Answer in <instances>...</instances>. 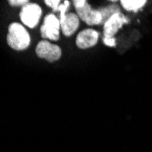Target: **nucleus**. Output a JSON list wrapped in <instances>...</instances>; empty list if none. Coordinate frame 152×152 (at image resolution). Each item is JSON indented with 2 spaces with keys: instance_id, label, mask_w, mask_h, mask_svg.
Segmentation results:
<instances>
[{
  "instance_id": "nucleus-12",
  "label": "nucleus",
  "mask_w": 152,
  "mask_h": 152,
  "mask_svg": "<svg viewBox=\"0 0 152 152\" xmlns=\"http://www.w3.org/2000/svg\"><path fill=\"white\" fill-rule=\"evenodd\" d=\"M9 5L12 7H18V6H26V4H28V0H9L8 1Z\"/></svg>"
},
{
  "instance_id": "nucleus-4",
  "label": "nucleus",
  "mask_w": 152,
  "mask_h": 152,
  "mask_svg": "<svg viewBox=\"0 0 152 152\" xmlns=\"http://www.w3.org/2000/svg\"><path fill=\"white\" fill-rule=\"evenodd\" d=\"M41 15H42V9L39 5L35 3H28L22 7L19 13L22 23L29 28H34L38 25Z\"/></svg>"
},
{
  "instance_id": "nucleus-8",
  "label": "nucleus",
  "mask_w": 152,
  "mask_h": 152,
  "mask_svg": "<svg viewBox=\"0 0 152 152\" xmlns=\"http://www.w3.org/2000/svg\"><path fill=\"white\" fill-rule=\"evenodd\" d=\"M99 36V32L92 28L84 29L78 33L76 39V45L78 48L81 49L92 48L98 43Z\"/></svg>"
},
{
  "instance_id": "nucleus-9",
  "label": "nucleus",
  "mask_w": 152,
  "mask_h": 152,
  "mask_svg": "<svg viewBox=\"0 0 152 152\" xmlns=\"http://www.w3.org/2000/svg\"><path fill=\"white\" fill-rule=\"evenodd\" d=\"M120 3L123 8H125L127 11L137 12L146 5L147 1L146 0H121Z\"/></svg>"
},
{
  "instance_id": "nucleus-5",
  "label": "nucleus",
  "mask_w": 152,
  "mask_h": 152,
  "mask_svg": "<svg viewBox=\"0 0 152 152\" xmlns=\"http://www.w3.org/2000/svg\"><path fill=\"white\" fill-rule=\"evenodd\" d=\"M61 25L59 18H58L53 13L48 14L44 18L43 25L40 27L41 37L43 38L57 41L59 39V30Z\"/></svg>"
},
{
  "instance_id": "nucleus-7",
  "label": "nucleus",
  "mask_w": 152,
  "mask_h": 152,
  "mask_svg": "<svg viewBox=\"0 0 152 152\" xmlns=\"http://www.w3.org/2000/svg\"><path fill=\"white\" fill-rule=\"evenodd\" d=\"M127 22H129L128 19L121 12L114 14L104 24V37H114V36L122 27L124 23Z\"/></svg>"
},
{
  "instance_id": "nucleus-3",
  "label": "nucleus",
  "mask_w": 152,
  "mask_h": 152,
  "mask_svg": "<svg viewBox=\"0 0 152 152\" xmlns=\"http://www.w3.org/2000/svg\"><path fill=\"white\" fill-rule=\"evenodd\" d=\"M70 6V3L66 0L64 3H62L59 7L58 11L60 12L59 21L61 25V30L66 37L72 36L79 26V18L77 15L74 13L66 14V10Z\"/></svg>"
},
{
  "instance_id": "nucleus-11",
  "label": "nucleus",
  "mask_w": 152,
  "mask_h": 152,
  "mask_svg": "<svg viewBox=\"0 0 152 152\" xmlns=\"http://www.w3.org/2000/svg\"><path fill=\"white\" fill-rule=\"evenodd\" d=\"M44 3H45L48 7H51L52 10H53L54 12L58 11V7H59V6L61 5V4H60V3H61V2H60V0H45Z\"/></svg>"
},
{
  "instance_id": "nucleus-13",
  "label": "nucleus",
  "mask_w": 152,
  "mask_h": 152,
  "mask_svg": "<svg viewBox=\"0 0 152 152\" xmlns=\"http://www.w3.org/2000/svg\"><path fill=\"white\" fill-rule=\"evenodd\" d=\"M103 42L105 45L108 46V47H115L117 45V41L115 37H103Z\"/></svg>"
},
{
  "instance_id": "nucleus-10",
  "label": "nucleus",
  "mask_w": 152,
  "mask_h": 152,
  "mask_svg": "<svg viewBox=\"0 0 152 152\" xmlns=\"http://www.w3.org/2000/svg\"><path fill=\"white\" fill-rule=\"evenodd\" d=\"M99 10V12L101 13V15H102V22H103V24H105V22L109 18H111L114 14L120 12L119 7L116 4H113V5L108 6V7H102V8H100Z\"/></svg>"
},
{
  "instance_id": "nucleus-2",
  "label": "nucleus",
  "mask_w": 152,
  "mask_h": 152,
  "mask_svg": "<svg viewBox=\"0 0 152 152\" xmlns=\"http://www.w3.org/2000/svg\"><path fill=\"white\" fill-rule=\"evenodd\" d=\"M74 7L80 19L86 22L88 26L103 24L102 15L99 9H93L86 0H74Z\"/></svg>"
},
{
  "instance_id": "nucleus-6",
  "label": "nucleus",
  "mask_w": 152,
  "mask_h": 152,
  "mask_svg": "<svg viewBox=\"0 0 152 152\" xmlns=\"http://www.w3.org/2000/svg\"><path fill=\"white\" fill-rule=\"evenodd\" d=\"M36 54L40 58H44L48 62H55L61 58L62 50L58 46L51 44L48 40H41L37 45Z\"/></svg>"
},
{
  "instance_id": "nucleus-1",
  "label": "nucleus",
  "mask_w": 152,
  "mask_h": 152,
  "mask_svg": "<svg viewBox=\"0 0 152 152\" xmlns=\"http://www.w3.org/2000/svg\"><path fill=\"white\" fill-rule=\"evenodd\" d=\"M7 42L13 49L18 51L25 50L30 45V36L22 25L12 23L8 26Z\"/></svg>"
}]
</instances>
